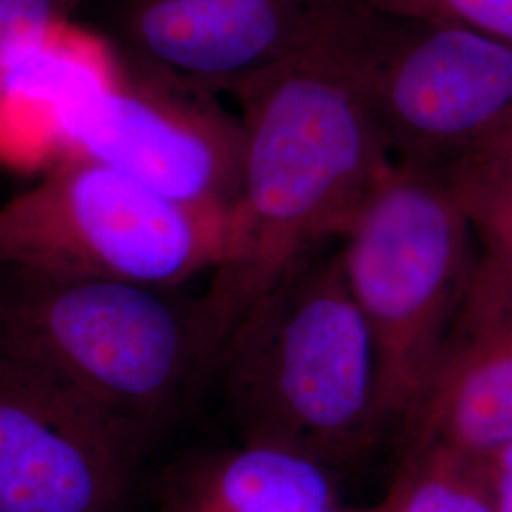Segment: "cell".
<instances>
[{
	"mask_svg": "<svg viewBox=\"0 0 512 512\" xmlns=\"http://www.w3.org/2000/svg\"><path fill=\"white\" fill-rule=\"evenodd\" d=\"M365 18L361 2L340 0L317 37L234 95L241 192L226 255L200 296L217 357L262 294L344 236L395 162L366 88Z\"/></svg>",
	"mask_w": 512,
	"mask_h": 512,
	"instance_id": "6da1fadb",
	"label": "cell"
},
{
	"mask_svg": "<svg viewBox=\"0 0 512 512\" xmlns=\"http://www.w3.org/2000/svg\"><path fill=\"white\" fill-rule=\"evenodd\" d=\"M213 378L238 442L334 473L387 431L376 346L338 251L310 256L239 317Z\"/></svg>",
	"mask_w": 512,
	"mask_h": 512,
	"instance_id": "7a4b0ae2",
	"label": "cell"
},
{
	"mask_svg": "<svg viewBox=\"0 0 512 512\" xmlns=\"http://www.w3.org/2000/svg\"><path fill=\"white\" fill-rule=\"evenodd\" d=\"M0 348L145 452L217 361L200 298L18 270H0Z\"/></svg>",
	"mask_w": 512,
	"mask_h": 512,
	"instance_id": "3957f363",
	"label": "cell"
},
{
	"mask_svg": "<svg viewBox=\"0 0 512 512\" xmlns=\"http://www.w3.org/2000/svg\"><path fill=\"white\" fill-rule=\"evenodd\" d=\"M338 256L376 346L385 429L403 427L469 291L473 228L444 171L395 160L349 222Z\"/></svg>",
	"mask_w": 512,
	"mask_h": 512,
	"instance_id": "277c9868",
	"label": "cell"
},
{
	"mask_svg": "<svg viewBox=\"0 0 512 512\" xmlns=\"http://www.w3.org/2000/svg\"><path fill=\"white\" fill-rule=\"evenodd\" d=\"M228 230L226 215L65 154L0 203V270L177 289L219 268Z\"/></svg>",
	"mask_w": 512,
	"mask_h": 512,
	"instance_id": "5b68a950",
	"label": "cell"
},
{
	"mask_svg": "<svg viewBox=\"0 0 512 512\" xmlns=\"http://www.w3.org/2000/svg\"><path fill=\"white\" fill-rule=\"evenodd\" d=\"M54 143L196 209L232 217L238 203L239 116L219 95L165 74L114 59L107 82L59 112Z\"/></svg>",
	"mask_w": 512,
	"mask_h": 512,
	"instance_id": "8992f818",
	"label": "cell"
},
{
	"mask_svg": "<svg viewBox=\"0 0 512 512\" xmlns=\"http://www.w3.org/2000/svg\"><path fill=\"white\" fill-rule=\"evenodd\" d=\"M363 61L372 109L397 162L444 171L512 116L505 42L366 8Z\"/></svg>",
	"mask_w": 512,
	"mask_h": 512,
	"instance_id": "52a82bcc",
	"label": "cell"
},
{
	"mask_svg": "<svg viewBox=\"0 0 512 512\" xmlns=\"http://www.w3.org/2000/svg\"><path fill=\"white\" fill-rule=\"evenodd\" d=\"M340 0H88L73 25L116 61L236 95L317 37Z\"/></svg>",
	"mask_w": 512,
	"mask_h": 512,
	"instance_id": "ba28073f",
	"label": "cell"
},
{
	"mask_svg": "<svg viewBox=\"0 0 512 512\" xmlns=\"http://www.w3.org/2000/svg\"><path fill=\"white\" fill-rule=\"evenodd\" d=\"M145 450L0 348V512H122Z\"/></svg>",
	"mask_w": 512,
	"mask_h": 512,
	"instance_id": "9c48e42d",
	"label": "cell"
},
{
	"mask_svg": "<svg viewBox=\"0 0 512 512\" xmlns=\"http://www.w3.org/2000/svg\"><path fill=\"white\" fill-rule=\"evenodd\" d=\"M401 433L403 456L431 446L486 456L512 440V306L459 311Z\"/></svg>",
	"mask_w": 512,
	"mask_h": 512,
	"instance_id": "30bf717a",
	"label": "cell"
},
{
	"mask_svg": "<svg viewBox=\"0 0 512 512\" xmlns=\"http://www.w3.org/2000/svg\"><path fill=\"white\" fill-rule=\"evenodd\" d=\"M338 473L287 452L236 442L179 459L154 512H315L344 503Z\"/></svg>",
	"mask_w": 512,
	"mask_h": 512,
	"instance_id": "8fae6325",
	"label": "cell"
},
{
	"mask_svg": "<svg viewBox=\"0 0 512 512\" xmlns=\"http://www.w3.org/2000/svg\"><path fill=\"white\" fill-rule=\"evenodd\" d=\"M444 175L476 241V264L461 311L512 306V171L450 165Z\"/></svg>",
	"mask_w": 512,
	"mask_h": 512,
	"instance_id": "7c38bea8",
	"label": "cell"
},
{
	"mask_svg": "<svg viewBox=\"0 0 512 512\" xmlns=\"http://www.w3.org/2000/svg\"><path fill=\"white\" fill-rule=\"evenodd\" d=\"M363 512H495L486 458L442 446L404 454L384 499Z\"/></svg>",
	"mask_w": 512,
	"mask_h": 512,
	"instance_id": "4fadbf2b",
	"label": "cell"
},
{
	"mask_svg": "<svg viewBox=\"0 0 512 512\" xmlns=\"http://www.w3.org/2000/svg\"><path fill=\"white\" fill-rule=\"evenodd\" d=\"M401 18L450 23L512 46V0H359Z\"/></svg>",
	"mask_w": 512,
	"mask_h": 512,
	"instance_id": "5bb4252c",
	"label": "cell"
},
{
	"mask_svg": "<svg viewBox=\"0 0 512 512\" xmlns=\"http://www.w3.org/2000/svg\"><path fill=\"white\" fill-rule=\"evenodd\" d=\"M88 0H0V69L74 23Z\"/></svg>",
	"mask_w": 512,
	"mask_h": 512,
	"instance_id": "9a60e30c",
	"label": "cell"
},
{
	"mask_svg": "<svg viewBox=\"0 0 512 512\" xmlns=\"http://www.w3.org/2000/svg\"><path fill=\"white\" fill-rule=\"evenodd\" d=\"M450 165H465L486 171H512V116L501 128L495 129L488 139Z\"/></svg>",
	"mask_w": 512,
	"mask_h": 512,
	"instance_id": "2e32d148",
	"label": "cell"
},
{
	"mask_svg": "<svg viewBox=\"0 0 512 512\" xmlns=\"http://www.w3.org/2000/svg\"><path fill=\"white\" fill-rule=\"evenodd\" d=\"M495 512H512V440L486 454Z\"/></svg>",
	"mask_w": 512,
	"mask_h": 512,
	"instance_id": "e0dca14e",
	"label": "cell"
},
{
	"mask_svg": "<svg viewBox=\"0 0 512 512\" xmlns=\"http://www.w3.org/2000/svg\"><path fill=\"white\" fill-rule=\"evenodd\" d=\"M315 512H363V509H355V507H348V505L340 503V505H334V507H329V509H323V511Z\"/></svg>",
	"mask_w": 512,
	"mask_h": 512,
	"instance_id": "ac0fdd59",
	"label": "cell"
}]
</instances>
